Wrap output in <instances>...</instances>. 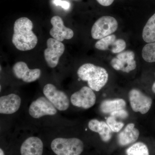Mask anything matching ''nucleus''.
I'll return each instance as SVG.
<instances>
[{"mask_svg": "<svg viewBox=\"0 0 155 155\" xmlns=\"http://www.w3.org/2000/svg\"><path fill=\"white\" fill-rule=\"evenodd\" d=\"M95 47L101 51L110 50L114 54H119L125 49L126 44L124 40L117 39L115 35H111L100 39L96 43Z\"/></svg>", "mask_w": 155, "mask_h": 155, "instance_id": "obj_11", "label": "nucleus"}, {"mask_svg": "<svg viewBox=\"0 0 155 155\" xmlns=\"http://www.w3.org/2000/svg\"><path fill=\"white\" fill-rule=\"evenodd\" d=\"M71 102L75 107L88 109L94 105L96 97L90 87L84 86L79 91L75 92L71 97Z\"/></svg>", "mask_w": 155, "mask_h": 155, "instance_id": "obj_9", "label": "nucleus"}, {"mask_svg": "<svg viewBox=\"0 0 155 155\" xmlns=\"http://www.w3.org/2000/svg\"><path fill=\"white\" fill-rule=\"evenodd\" d=\"M106 122L114 132H119L124 126L123 122H118L116 118L113 116H109L107 119Z\"/></svg>", "mask_w": 155, "mask_h": 155, "instance_id": "obj_22", "label": "nucleus"}, {"mask_svg": "<svg viewBox=\"0 0 155 155\" xmlns=\"http://www.w3.org/2000/svg\"><path fill=\"white\" fill-rule=\"evenodd\" d=\"M126 105V102L123 99L106 100L101 103L100 110L104 114H110L113 112L125 109Z\"/></svg>", "mask_w": 155, "mask_h": 155, "instance_id": "obj_18", "label": "nucleus"}, {"mask_svg": "<svg viewBox=\"0 0 155 155\" xmlns=\"http://www.w3.org/2000/svg\"><path fill=\"white\" fill-rule=\"evenodd\" d=\"M33 28V23L27 17H21L15 21L12 41L17 49L29 51L36 46L38 38L32 31Z\"/></svg>", "mask_w": 155, "mask_h": 155, "instance_id": "obj_1", "label": "nucleus"}, {"mask_svg": "<svg viewBox=\"0 0 155 155\" xmlns=\"http://www.w3.org/2000/svg\"><path fill=\"white\" fill-rule=\"evenodd\" d=\"M0 155H5V153H4L2 149H0Z\"/></svg>", "mask_w": 155, "mask_h": 155, "instance_id": "obj_27", "label": "nucleus"}, {"mask_svg": "<svg viewBox=\"0 0 155 155\" xmlns=\"http://www.w3.org/2000/svg\"><path fill=\"white\" fill-rule=\"evenodd\" d=\"M47 48L45 50V60L48 66L51 68L57 67L59 59L65 51V46L61 41L53 38H50L47 41Z\"/></svg>", "mask_w": 155, "mask_h": 155, "instance_id": "obj_8", "label": "nucleus"}, {"mask_svg": "<svg viewBox=\"0 0 155 155\" xmlns=\"http://www.w3.org/2000/svg\"><path fill=\"white\" fill-rule=\"evenodd\" d=\"M139 130L136 128L134 123H129L118 136V142L121 146L132 144L137 140Z\"/></svg>", "mask_w": 155, "mask_h": 155, "instance_id": "obj_16", "label": "nucleus"}, {"mask_svg": "<svg viewBox=\"0 0 155 155\" xmlns=\"http://www.w3.org/2000/svg\"><path fill=\"white\" fill-rule=\"evenodd\" d=\"M134 58L135 54L132 51H122L112 59L110 62L111 66L117 71L128 73L136 68V62Z\"/></svg>", "mask_w": 155, "mask_h": 155, "instance_id": "obj_10", "label": "nucleus"}, {"mask_svg": "<svg viewBox=\"0 0 155 155\" xmlns=\"http://www.w3.org/2000/svg\"><path fill=\"white\" fill-rule=\"evenodd\" d=\"M152 90L153 92L155 94V81L154 82L153 84L152 87Z\"/></svg>", "mask_w": 155, "mask_h": 155, "instance_id": "obj_26", "label": "nucleus"}, {"mask_svg": "<svg viewBox=\"0 0 155 155\" xmlns=\"http://www.w3.org/2000/svg\"><path fill=\"white\" fill-rule=\"evenodd\" d=\"M128 114L127 111L125 110V109L120 110L116 111L113 112L110 114L111 116H114L115 118H120L121 119H124L127 118L128 116Z\"/></svg>", "mask_w": 155, "mask_h": 155, "instance_id": "obj_24", "label": "nucleus"}, {"mask_svg": "<svg viewBox=\"0 0 155 155\" xmlns=\"http://www.w3.org/2000/svg\"><path fill=\"white\" fill-rule=\"evenodd\" d=\"M78 77L87 82L89 87L99 91L106 85L109 75L104 68L91 64H85L81 66L77 71Z\"/></svg>", "mask_w": 155, "mask_h": 155, "instance_id": "obj_2", "label": "nucleus"}, {"mask_svg": "<svg viewBox=\"0 0 155 155\" xmlns=\"http://www.w3.org/2000/svg\"><path fill=\"white\" fill-rule=\"evenodd\" d=\"M21 104V98L14 94L1 97L0 113L3 114H14L19 110Z\"/></svg>", "mask_w": 155, "mask_h": 155, "instance_id": "obj_14", "label": "nucleus"}, {"mask_svg": "<svg viewBox=\"0 0 155 155\" xmlns=\"http://www.w3.org/2000/svg\"><path fill=\"white\" fill-rule=\"evenodd\" d=\"M51 22L53 27L50 30V34L53 38L61 42L64 40L70 39L73 37V31L64 25L63 19L61 17L54 16L51 19Z\"/></svg>", "mask_w": 155, "mask_h": 155, "instance_id": "obj_13", "label": "nucleus"}, {"mask_svg": "<svg viewBox=\"0 0 155 155\" xmlns=\"http://www.w3.org/2000/svg\"><path fill=\"white\" fill-rule=\"evenodd\" d=\"M29 115L34 119L57 114V108L46 97H41L33 101L28 109Z\"/></svg>", "mask_w": 155, "mask_h": 155, "instance_id": "obj_6", "label": "nucleus"}, {"mask_svg": "<svg viewBox=\"0 0 155 155\" xmlns=\"http://www.w3.org/2000/svg\"><path fill=\"white\" fill-rule=\"evenodd\" d=\"M128 97L131 109L134 112L145 114L150 109L153 103L151 98L146 95L138 89L131 90Z\"/></svg>", "mask_w": 155, "mask_h": 155, "instance_id": "obj_7", "label": "nucleus"}, {"mask_svg": "<svg viewBox=\"0 0 155 155\" xmlns=\"http://www.w3.org/2000/svg\"><path fill=\"white\" fill-rule=\"evenodd\" d=\"M118 23L114 17L103 16L97 19L92 27L91 36L94 39H101L111 35L117 30Z\"/></svg>", "mask_w": 155, "mask_h": 155, "instance_id": "obj_4", "label": "nucleus"}, {"mask_svg": "<svg viewBox=\"0 0 155 155\" xmlns=\"http://www.w3.org/2000/svg\"><path fill=\"white\" fill-rule=\"evenodd\" d=\"M96 1L102 6L107 7V6L111 5L114 2V0H96Z\"/></svg>", "mask_w": 155, "mask_h": 155, "instance_id": "obj_25", "label": "nucleus"}, {"mask_svg": "<svg viewBox=\"0 0 155 155\" xmlns=\"http://www.w3.org/2000/svg\"><path fill=\"white\" fill-rule=\"evenodd\" d=\"M83 142L77 138H57L51 143V148L57 155H80L83 152Z\"/></svg>", "mask_w": 155, "mask_h": 155, "instance_id": "obj_3", "label": "nucleus"}, {"mask_svg": "<svg viewBox=\"0 0 155 155\" xmlns=\"http://www.w3.org/2000/svg\"><path fill=\"white\" fill-rule=\"evenodd\" d=\"M88 127L92 131L98 133L101 139L104 142L110 141L112 138L113 131L107 122L92 119L88 122Z\"/></svg>", "mask_w": 155, "mask_h": 155, "instance_id": "obj_17", "label": "nucleus"}, {"mask_svg": "<svg viewBox=\"0 0 155 155\" xmlns=\"http://www.w3.org/2000/svg\"><path fill=\"white\" fill-rule=\"evenodd\" d=\"M45 97L60 111H65L69 106V100L64 92L59 90L51 84H48L43 88Z\"/></svg>", "mask_w": 155, "mask_h": 155, "instance_id": "obj_5", "label": "nucleus"}, {"mask_svg": "<svg viewBox=\"0 0 155 155\" xmlns=\"http://www.w3.org/2000/svg\"><path fill=\"white\" fill-rule=\"evenodd\" d=\"M13 71L14 75L17 78L27 83L35 81L40 77L41 75L40 69H29L27 64L21 61L14 64Z\"/></svg>", "mask_w": 155, "mask_h": 155, "instance_id": "obj_12", "label": "nucleus"}, {"mask_svg": "<svg viewBox=\"0 0 155 155\" xmlns=\"http://www.w3.org/2000/svg\"><path fill=\"white\" fill-rule=\"evenodd\" d=\"M53 4L56 6H61L65 10H68L70 8V3L66 1L62 0H53Z\"/></svg>", "mask_w": 155, "mask_h": 155, "instance_id": "obj_23", "label": "nucleus"}, {"mask_svg": "<svg viewBox=\"0 0 155 155\" xmlns=\"http://www.w3.org/2000/svg\"><path fill=\"white\" fill-rule=\"evenodd\" d=\"M142 37L147 43L155 42V13L147 22L143 28Z\"/></svg>", "mask_w": 155, "mask_h": 155, "instance_id": "obj_19", "label": "nucleus"}, {"mask_svg": "<svg viewBox=\"0 0 155 155\" xmlns=\"http://www.w3.org/2000/svg\"><path fill=\"white\" fill-rule=\"evenodd\" d=\"M43 143L36 137H31L25 140L20 148L21 155H42Z\"/></svg>", "mask_w": 155, "mask_h": 155, "instance_id": "obj_15", "label": "nucleus"}, {"mask_svg": "<svg viewBox=\"0 0 155 155\" xmlns=\"http://www.w3.org/2000/svg\"><path fill=\"white\" fill-rule=\"evenodd\" d=\"M143 60L148 63L155 62V42L147 44L142 51Z\"/></svg>", "mask_w": 155, "mask_h": 155, "instance_id": "obj_21", "label": "nucleus"}, {"mask_svg": "<svg viewBox=\"0 0 155 155\" xmlns=\"http://www.w3.org/2000/svg\"><path fill=\"white\" fill-rule=\"evenodd\" d=\"M127 155H150L148 148L143 143H136L126 150Z\"/></svg>", "mask_w": 155, "mask_h": 155, "instance_id": "obj_20", "label": "nucleus"}]
</instances>
